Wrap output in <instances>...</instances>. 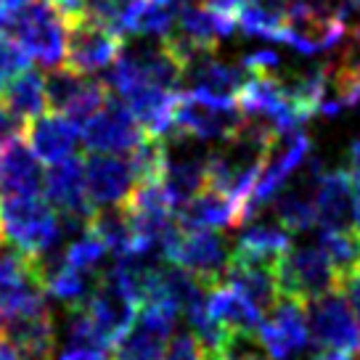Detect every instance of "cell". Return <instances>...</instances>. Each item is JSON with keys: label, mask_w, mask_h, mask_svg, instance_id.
I'll return each mask as SVG.
<instances>
[{"label": "cell", "mask_w": 360, "mask_h": 360, "mask_svg": "<svg viewBox=\"0 0 360 360\" xmlns=\"http://www.w3.org/2000/svg\"><path fill=\"white\" fill-rule=\"evenodd\" d=\"M6 16H8V13L0 11V32H6Z\"/></svg>", "instance_id": "obj_39"}, {"label": "cell", "mask_w": 360, "mask_h": 360, "mask_svg": "<svg viewBox=\"0 0 360 360\" xmlns=\"http://www.w3.org/2000/svg\"><path fill=\"white\" fill-rule=\"evenodd\" d=\"M0 244H3V228H0Z\"/></svg>", "instance_id": "obj_42"}, {"label": "cell", "mask_w": 360, "mask_h": 360, "mask_svg": "<svg viewBox=\"0 0 360 360\" xmlns=\"http://www.w3.org/2000/svg\"><path fill=\"white\" fill-rule=\"evenodd\" d=\"M223 283L236 286L244 297H249L252 302L257 304L259 310H262V315L268 313L270 307L281 300V292H278V278H276V265H265V262H241V259H233Z\"/></svg>", "instance_id": "obj_29"}, {"label": "cell", "mask_w": 360, "mask_h": 360, "mask_svg": "<svg viewBox=\"0 0 360 360\" xmlns=\"http://www.w3.org/2000/svg\"><path fill=\"white\" fill-rule=\"evenodd\" d=\"M276 135L278 133L268 122L244 114V122L236 133L217 141V146L210 151V188L247 204Z\"/></svg>", "instance_id": "obj_1"}, {"label": "cell", "mask_w": 360, "mask_h": 360, "mask_svg": "<svg viewBox=\"0 0 360 360\" xmlns=\"http://www.w3.org/2000/svg\"><path fill=\"white\" fill-rule=\"evenodd\" d=\"M0 360H24V355L19 352V347L11 342V337L0 328Z\"/></svg>", "instance_id": "obj_36"}, {"label": "cell", "mask_w": 360, "mask_h": 360, "mask_svg": "<svg viewBox=\"0 0 360 360\" xmlns=\"http://www.w3.org/2000/svg\"><path fill=\"white\" fill-rule=\"evenodd\" d=\"M159 3H175V6H180V3H186V0H159Z\"/></svg>", "instance_id": "obj_40"}, {"label": "cell", "mask_w": 360, "mask_h": 360, "mask_svg": "<svg viewBox=\"0 0 360 360\" xmlns=\"http://www.w3.org/2000/svg\"><path fill=\"white\" fill-rule=\"evenodd\" d=\"M292 247V231L276 217H259L257 212L241 223L233 244V259L276 265L286 249Z\"/></svg>", "instance_id": "obj_19"}, {"label": "cell", "mask_w": 360, "mask_h": 360, "mask_svg": "<svg viewBox=\"0 0 360 360\" xmlns=\"http://www.w3.org/2000/svg\"><path fill=\"white\" fill-rule=\"evenodd\" d=\"M122 40L117 32L96 24L88 16L67 19V67L77 69L82 75H98L114 64L122 51Z\"/></svg>", "instance_id": "obj_14"}, {"label": "cell", "mask_w": 360, "mask_h": 360, "mask_svg": "<svg viewBox=\"0 0 360 360\" xmlns=\"http://www.w3.org/2000/svg\"><path fill=\"white\" fill-rule=\"evenodd\" d=\"M45 93H48V109L67 114L69 120H75L77 124H82L109 101L106 82L96 79L93 75H82L67 64L48 72Z\"/></svg>", "instance_id": "obj_10"}, {"label": "cell", "mask_w": 360, "mask_h": 360, "mask_svg": "<svg viewBox=\"0 0 360 360\" xmlns=\"http://www.w3.org/2000/svg\"><path fill=\"white\" fill-rule=\"evenodd\" d=\"M315 225L321 231H355V180L349 169L321 172L315 196Z\"/></svg>", "instance_id": "obj_18"}, {"label": "cell", "mask_w": 360, "mask_h": 360, "mask_svg": "<svg viewBox=\"0 0 360 360\" xmlns=\"http://www.w3.org/2000/svg\"><path fill=\"white\" fill-rule=\"evenodd\" d=\"M27 141L40 162L56 165L61 159L75 157L79 141H82V130L67 114H40V117L30 120Z\"/></svg>", "instance_id": "obj_23"}, {"label": "cell", "mask_w": 360, "mask_h": 360, "mask_svg": "<svg viewBox=\"0 0 360 360\" xmlns=\"http://www.w3.org/2000/svg\"><path fill=\"white\" fill-rule=\"evenodd\" d=\"M247 217V204L217 191V188H204L193 199L178 207V223L183 231L193 228H236Z\"/></svg>", "instance_id": "obj_24"}, {"label": "cell", "mask_w": 360, "mask_h": 360, "mask_svg": "<svg viewBox=\"0 0 360 360\" xmlns=\"http://www.w3.org/2000/svg\"><path fill=\"white\" fill-rule=\"evenodd\" d=\"M252 77V69L241 61L217 56L214 51H204L199 56H193L183 67V93L204 98L214 103H236L241 88Z\"/></svg>", "instance_id": "obj_7"}, {"label": "cell", "mask_w": 360, "mask_h": 360, "mask_svg": "<svg viewBox=\"0 0 360 360\" xmlns=\"http://www.w3.org/2000/svg\"><path fill=\"white\" fill-rule=\"evenodd\" d=\"M135 304L138 302H135L133 297L106 273L103 281L98 283V289L93 292V297L85 304V313L93 321V326L101 334L103 342L109 347H114V342L133 326Z\"/></svg>", "instance_id": "obj_20"}, {"label": "cell", "mask_w": 360, "mask_h": 360, "mask_svg": "<svg viewBox=\"0 0 360 360\" xmlns=\"http://www.w3.org/2000/svg\"><path fill=\"white\" fill-rule=\"evenodd\" d=\"M141 3L143 0H82V16L112 30L120 37H127L130 22Z\"/></svg>", "instance_id": "obj_33"}, {"label": "cell", "mask_w": 360, "mask_h": 360, "mask_svg": "<svg viewBox=\"0 0 360 360\" xmlns=\"http://www.w3.org/2000/svg\"><path fill=\"white\" fill-rule=\"evenodd\" d=\"M64 339L56 360H106L109 345L96 331L93 321L88 318L85 307H64Z\"/></svg>", "instance_id": "obj_28"}, {"label": "cell", "mask_w": 360, "mask_h": 360, "mask_svg": "<svg viewBox=\"0 0 360 360\" xmlns=\"http://www.w3.org/2000/svg\"><path fill=\"white\" fill-rule=\"evenodd\" d=\"M0 228L3 238L27 255H37L56 241H69L61 231V214L43 193L34 196H3L0 199Z\"/></svg>", "instance_id": "obj_5"}, {"label": "cell", "mask_w": 360, "mask_h": 360, "mask_svg": "<svg viewBox=\"0 0 360 360\" xmlns=\"http://www.w3.org/2000/svg\"><path fill=\"white\" fill-rule=\"evenodd\" d=\"M307 326L318 349L337 347L355 352L360 347L358 315L342 289L321 294L307 302Z\"/></svg>", "instance_id": "obj_11"}, {"label": "cell", "mask_w": 360, "mask_h": 360, "mask_svg": "<svg viewBox=\"0 0 360 360\" xmlns=\"http://www.w3.org/2000/svg\"><path fill=\"white\" fill-rule=\"evenodd\" d=\"M103 82L117 98H122L130 90L138 88L178 90L183 82V64L169 51L165 37L130 34V37H124L120 56L106 69Z\"/></svg>", "instance_id": "obj_2"}, {"label": "cell", "mask_w": 360, "mask_h": 360, "mask_svg": "<svg viewBox=\"0 0 360 360\" xmlns=\"http://www.w3.org/2000/svg\"><path fill=\"white\" fill-rule=\"evenodd\" d=\"M307 157H310V138L302 127L276 135V141L268 148V157H265L257 186L247 199V217H252L259 207L273 202L276 193L300 172V167L307 165Z\"/></svg>", "instance_id": "obj_8"}, {"label": "cell", "mask_w": 360, "mask_h": 360, "mask_svg": "<svg viewBox=\"0 0 360 360\" xmlns=\"http://www.w3.org/2000/svg\"><path fill=\"white\" fill-rule=\"evenodd\" d=\"M90 231L101 238L114 255H124V252L138 249L133 217H130L124 204L98 207V212H93V217H90Z\"/></svg>", "instance_id": "obj_31"}, {"label": "cell", "mask_w": 360, "mask_h": 360, "mask_svg": "<svg viewBox=\"0 0 360 360\" xmlns=\"http://www.w3.org/2000/svg\"><path fill=\"white\" fill-rule=\"evenodd\" d=\"M244 122V112L236 103H214L204 101L188 93H180L178 109H175V130L191 133L202 141H223L233 135Z\"/></svg>", "instance_id": "obj_16"}, {"label": "cell", "mask_w": 360, "mask_h": 360, "mask_svg": "<svg viewBox=\"0 0 360 360\" xmlns=\"http://www.w3.org/2000/svg\"><path fill=\"white\" fill-rule=\"evenodd\" d=\"M212 318L225 331H255L262 323V310L231 283H217L207 297Z\"/></svg>", "instance_id": "obj_27"}, {"label": "cell", "mask_w": 360, "mask_h": 360, "mask_svg": "<svg viewBox=\"0 0 360 360\" xmlns=\"http://www.w3.org/2000/svg\"><path fill=\"white\" fill-rule=\"evenodd\" d=\"M0 98L11 106L13 112L24 117V120H34L45 114L48 109V93H45V77L34 69H24L13 79H8V85L3 88Z\"/></svg>", "instance_id": "obj_32"}, {"label": "cell", "mask_w": 360, "mask_h": 360, "mask_svg": "<svg viewBox=\"0 0 360 360\" xmlns=\"http://www.w3.org/2000/svg\"><path fill=\"white\" fill-rule=\"evenodd\" d=\"M358 106H360V101H358Z\"/></svg>", "instance_id": "obj_43"}, {"label": "cell", "mask_w": 360, "mask_h": 360, "mask_svg": "<svg viewBox=\"0 0 360 360\" xmlns=\"http://www.w3.org/2000/svg\"><path fill=\"white\" fill-rule=\"evenodd\" d=\"M165 165H162V186L169 202L180 207L210 186V151L207 141L183 130H172L162 138Z\"/></svg>", "instance_id": "obj_6"}, {"label": "cell", "mask_w": 360, "mask_h": 360, "mask_svg": "<svg viewBox=\"0 0 360 360\" xmlns=\"http://www.w3.org/2000/svg\"><path fill=\"white\" fill-rule=\"evenodd\" d=\"M79 130H82V143L90 151H109V154H124V151L130 154L146 138L143 124L112 93H109V101L93 117H88Z\"/></svg>", "instance_id": "obj_15"}, {"label": "cell", "mask_w": 360, "mask_h": 360, "mask_svg": "<svg viewBox=\"0 0 360 360\" xmlns=\"http://www.w3.org/2000/svg\"><path fill=\"white\" fill-rule=\"evenodd\" d=\"M27 133V120L13 112L8 103L0 98V151L11 146L13 141H19Z\"/></svg>", "instance_id": "obj_35"}, {"label": "cell", "mask_w": 360, "mask_h": 360, "mask_svg": "<svg viewBox=\"0 0 360 360\" xmlns=\"http://www.w3.org/2000/svg\"><path fill=\"white\" fill-rule=\"evenodd\" d=\"M27 64H30V53L8 32H0V93L8 85V79L27 69Z\"/></svg>", "instance_id": "obj_34"}, {"label": "cell", "mask_w": 360, "mask_h": 360, "mask_svg": "<svg viewBox=\"0 0 360 360\" xmlns=\"http://www.w3.org/2000/svg\"><path fill=\"white\" fill-rule=\"evenodd\" d=\"M0 328L11 337L24 360H56V326L48 307L6 318L0 321Z\"/></svg>", "instance_id": "obj_25"}, {"label": "cell", "mask_w": 360, "mask_h": 360, "mask_svg": "<svg viewBox=\"0 0 360 360\" xmlns=\"http://www.w3.org/2000/svg\"><path fill=\"white\" fill-rule=\"evenodd\" d=\"M259 337L268 349L270 360H304L310 345L307 304L292 297H281L262 315Z\"/></svg>", "instance_id": "obj_12"}, {"label": "cell", "mask_w": 360, "mask_h": 360, "mask_svg": "<svg viewBox=\"0 0 360 360\" xmlns=\"http://www.w3.org/2000/svg\"><path fill=\"white\" fill-rule=\"evenodd\" d=\"M276 278L281 297H292L304 304L321 294L342 289L339 273L321 238L318 241L302 238L286 249L276 262Z\"/></svg>", "instance_id": "obj_4"}, {"label": "cell", "mask_w": 360, "mask_h": 360, "mask_svg": "<svg viewBox=\"0 0 360 360\" xmlns=\"http://www.w3.org/2000/svg\"><path fill=\"white\" fill-rule=\"evenodd\" d=\"M45 191V172L32 148L22 141L0 151V199L3 196H34Z\"/></svg>", "instance_id": "obj_26"}, {"label": "cell", "mask_w": 360, "mask_h": 360, "mask_svg": "<svg viewBox=\"0 0 360 360\" xmlns=\"http://www.w3.org/2000/svg\"><path fill=\"white\" fill-rule=\"evenodd\" d=\"M6 32L40 67L53 69L67 61V16L51 0H30L6 16Z\"/></svg>", "instance_id": "obj_3"}, {"label": "cell", "mask_w": 360, "mask_h": 360, "mask_svg": "<svg viewBox=\"0 0 360 360\" xmlns=\"http://www.w3.org/2000/svg\"><path fill=\"white\" fill-rule=\"evenodd\" d=\"M358 265H360V233H358Z\"/></svg>", "instance_id": "obj_41"}, {"label": "cell", "mask_w": 360, "mask_h": 360, "mask_svg": "<svg viewBox=\"0 0 360 360\" xmlns=\"http://www.w3.org/2000/svg\"><path fill=\"white\" fill-rule=\"evenodd\" d=\"M178 313L162 304H143L133 326L114 342L112 360H165Z\"/></svg>", "instance_id": "obj_13"}, {"label": "cell", "mask_w": 360, "mask_h": 360, "mask_svg": "<svg viewBox=\"0 0 360 360\" xmlns=\"http://www.w3.org/2000/svg\"><path fill=\"white\" fill-rule=\"evenodd\" d=\"M169 262L186 268L210 289L225 281L231 262H233V244L231 238L217 233L214 228H193L183 231L178 244L172 249Z\"/></svg>", "instance_id": "obj_9"}, {"label": "cell", "mask_w": 360, "mask_h": 360, "mask_svg": "<svg viewBox=\"0 0 360 360\" xmlns=\"http://www.w3.org/2000/svg\"><path fill=\"white\" fill-rule=\"evenodd\" d=\"M85 183L93 207L124 204L138 186V175L130 159L109 151H90L85 159Z\"/></svg>", "instance_id": "obj_17"}, {"label": "cell", "mask_w": 360, "mask_h": 360, "mask_svg": "<svg viewBox=\"0 0 360 360\" xmlns=\"http://www.w3.org/2000/svg\"><path fill=\"white\" fill-rule=\"evenodd\" d=\"M24 3H30V0H0V11L11 13V11H16V8H22Z\"/></svg>", "instance_id": "obj_37"}, {"label": "cell", "mask_w": 360, "mask_h": 360, "mask_svg": "<svg viewBox=\"0 0 360 360\" xmlns=\"http://www.w3.org/2000/svg\"><path fill=\"white\" fill-rule=\"evenodd\" d=\"M103 276H106L103 270L79 268L67 259V265L48 281L45 289L61 307H85L93 292L98 289V283L103 281Z\"/></svg>", "instance_id": "obj_30"}, {"label": "cell", "mask_w": 360, "mask_h": 360, "mask_svg": "<svg viewBox=\"0 0 360 360\" xmlns=\"http://www.w3.org/2000/svg\"><path fill=\"white\" fill-rule=\"evenodd\" d=\"M318 180H321V165L307 162V167H300L273 199V214L281 220L292 233H304L315 225V196H318Z\"/></svg>", "instance_id": "obj_21"}, {"label": "cell", "mask_w": 360, "mask_h": 360, "mask_svg": "<svg viewBox=\"0 0 360 360\" xmlns=\"http://www.w3.org/2000/svg\"><path fill=\"white\" fill-rule=\"evenodd\" d=\"M45 196L61 214H75L90 220L96 207L90 202L85 183V162L77 157L61 159L45 172Z\"/></svg>", "instance_id": "obj_22"}, {"label": "cell", "mask_w": 360, "mask_h": 360, "mask_svg": "<svg viewBox=\"0 0 360 360\" xmlns=\"http://www.w3.org/2000/svg\"><path fill=\"white\" fill-rule=\"evenodd\" d=\"M355 233H360V186L355 183Z\"/></svg>", "instance_id": "obj_38"}]
</instances>
